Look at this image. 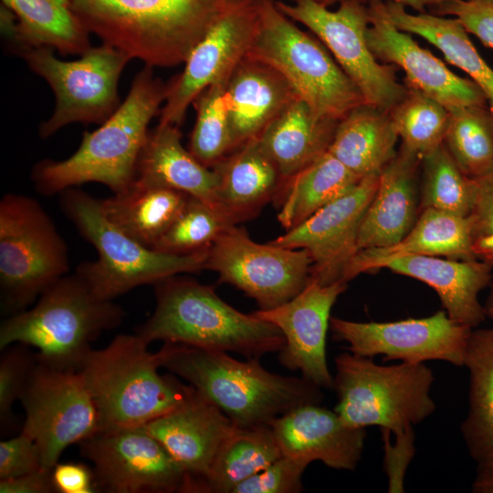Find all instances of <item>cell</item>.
Masks as SVG:
<instances>
[{
  "instance_id": "ac0fdd59",
  "label": "cell",
  "mask_w": 493,
  "mask_h": 493,
  "mask_svg": "<svg viewBox=\"0 0 493 493\" xmlns=\"http://www.w3.org/2000/svg\"><path fill=\"white\" fill-rule=\"evenodd\" d=\"M378 178L379 174L362 178L347 194L269 243L305 249L312 260L310 278L321 284L343 281L344 271L358 252L359 227Z\"/></svg>"
},
{
  "instance_id": "8d00e7d4",
  "label": "cell",
  "mask_w": 493,
  "mask_h": 493,
  "mask_svg": "<svg viewBox=\"0 0 493 493\" xmlns=\"http://www.w3.org/2000/svg\"><path fill=\"white\" fill-rule=\"evenodd\" d=\"M444 144L470 178L493 168V113L488 106H470L450 111Z\"/></svg>"
},
{
  "instance_id": "7bdbcfd3",
  "label": "cell",
  "mask_w": 493,
  "mask_h": 493,
  "mask_svg": "<svg viewBox=\"0 0 493 493\" xmlns=\"http://www.w3.org/2000/svg\"><path fill=\"white\" fill-rule=\"evenodd\" d=\"M309 465L298 457L281 456L266 468L237 484L231 493H299Z\"/></svg>"
},
{
  "instance_id": "b9f144b4",
  "label": "cell",
  "mask_w": 493,
  "mask_h": 493,
  "mask_svg": "<svg viewBox=\"0 0 493 493\" xmlns=\"http://www.w3.org/2000/svg\"><path fill=\"white\" fill-rule=\"evenodd\" d=\"M26 345L12 344L4 350L0 359V418H9L13 404L19 399L37 366L36 353L29 352Z\"/></svg>"
},
{
  "instance_id": "4fadbf2b",
  "label": "cell",
  "mask_w": 493,
  "mask_h": 493,
  "mask_svg": "<svg viewBox=\"0 0 493 493\" xmlns=\"http://www.w3.org/2000/svg\"><path fill=\"white\" fill-rule=\"evenodd\" d=\"M20 401L25 411L22 432L37 443L44 469L52 470L67 447L101 429L79 371L52 368L37 360Z\"/></svg>"
},
{
  "instance_id": "d6a6232c",
  "label": "cell",
  "mask_w": 493,
  "mask_h": 493,
  "mask_svg": "<svg viewBox=\"0 0 493 493\" xmlns=\"http://www.w3.org/2000/svg\"><path fill=\"white\" fill-rule=\"evenodd\" d=\"M464 366L469 372V394L463 438L477 466L493 464V326L472 330Z\"/></svg>"
},
{
  "instance_id": "ba28073f",
  "label": "cell",
  "mask_w": 493,
  "mask_h": 493,
  "mask_svg": "<svg viewBox=\"0 0 493 493\" xmlns=\"http://www.w3.org/2000/svg\"><path fill=\"white\" fill-rule=\"evenodd\" d=\"M334 362V411L350 427L376 425L394 435H406L435 410L430 395L435 378L425 363L381 365L351 351Z\"/></svg>"
},
{
  "instance_id": "f907efd6",
  "label": "cell",
  "mask_w": 493,
  "mask_h": 493,
  "mask_svg": "<svg viewBox=\"0 0 493 493\" xmlns=\"http://www.w3.org/2000/svg\"><path fill=\"white\" fill-rule=\"evenodd\" d=\"M472 492L493 493V464L477 466Z\"/></svg>"
},
{
  "instance_id": "44dd1931",
  "label": "cell",
  "mask_w": 493,
  "mask_h": 493,
  "mask_svg": "<svg viewBox=\"0 0 493 493\" xmlns=\"http://www.w3.org/2000/svg\"><path fill=\"white\" fill-rule=\"evenodd\" d=\"M142 426L189 476L190 492L197 493L220 446L236 425L194 388L179 405Z\"/></svg>"
},
{
  "instance_id": "4316f807",
  "label": "cell",
  "mask_w": 493,
  "mask_h": 493,
  "mask_svg": "<svg viewBox=\"0 0 493 493\" xmlns=\"http://www.w3.org/2000/svg\"><path fill=\"white\" fill-rule=\"evenodd\" d=\"M135 179L183 192L224 212L217 173L184 147L177 126L159 123L149 131L137 161Z\"/></svg>"
},
{
  "instance_id": "ffe728a7",
  "label": "cell",
  "mask_w": 493,
  "mask_h": 493,
  "mask_svg": "<svg viewBox=\"0 0 493 493\" xmlns=\"http://www.w3.org/2000/svg\"><path fill=\"white\" fill-rule=\"evenodd\" d=\"M367 41L375 58L400 68L405 85L441 103L449 111L470 106H488L482 89L470 79L459 77L410 34L397 28L384 14L381 1L369 5Z\"/></svg>"
},
{
  "instance_id": "8fae6325",
  "label": "cell",
  "mask_w": 493,
  "mask_h": 493,
  "mask_svg": "<svg viewBox=\"0 0 493 493\" xmlns=\"http://www.w3.org/2000/svg\"><path fill=\"white\" fill-rule=\"evenodd\" d=\"M48 47H27L19 55L55 95L52 115L39 126L43 139L63 127L104 122L120 106L118 84L131 58L106 44L90 47L76 60H62Z\"/></svg>"
},
{
  "instance_id": "5bb4252c",
  "label": "cell",
  "mask_w": 493,
  "mask_h": 493,
  "mask_svg": "<svg viewBox=\"0 0 493 493\" xmlns=\"http://www.w3.org/2000/svg\"><path fill=\"white\" fill-rule=\"evenodd\" d=\"M312 260L305 249L258 244L236 225L210 246L205 269L215 271L256 300L259 309L278 307L297 296L311 278Z\"/></svg>"
},
{
  "instance_id": "836d02e7",
  "label": "cell",
  "mask_w": 493,
  "mask_h": 493,
  "mask_svg": "<svg viewBox=\"0 0 493 493\" xmlns=\"http://www.w3.org/2000/svg\"><path fill=\"white\" fill-rule=\"evenodd\" d=\"M16 19L12 41L16 53L27 47H48L62 55H81L91 46L89 33L68 0H2Z\"/></svg>"
},
{
  "instance_id": "816d5d0a",
  "label": "cell",
  "mask_w": 493,
  "mask_h": 493,
  "mask_svg": "<svg viewBox=\"0 0 493 493\" xmlns=\"http://www.w3.org/2000/svg\"><path fill=\"white\" fill-rule=\"evenodd\" d=\"M473 251L477 258L486 262L493 269V233L476 238Z\"/></svg>"
},
{
  "instance_id": "e0dca14e",
  "label": "cell",
  "mask_w": 493,
  "mask_h": 493,
  "mask_svg": "<svg viewBox=\"0 0 493 493\" xmlns=\"http://www.w3.org/2000/svg\"><path fill=\"white\" fill-rule=\"evenodd\" d=\"M332 338L349 344L361 356L401 362L444 361L464 366L473 329L452 320L445 310L425 318L386 322H361L330 318Z\"/></svg>"
},
{
  "instance_id": "30bf717a",
  "label": "cell",
  "mask_w": 493,
  "mask_h": 493,
  "mask_svg": "<svg viewBox=\"0 0 493 493\" xmlns=\"http://www.w3.org/2000/svg\"><path fill=\"white\" fill-rule=\"evenodd\" d=\"M69 269L68 247L55 224L34 198L6 194L0 201L2 307L25 310Z\"/></svg>"
},
{
  "instance_id": "f5cc1de1",
  "label": "cell",
  "mask_w": 493,
  "mask_h": 493,
  "mask_svg": "<svg viewBox=\"0 0 493 493\" xmlns=\"http://www.w3.org/2000/svg\"><path fill=\"white\" fill-rule=\"evenodd\" d=\"M487 319H489L493 326V279L489 285V292L484 304Z\"/></svg>"
},
{
  "instance_id": "5b68a950",
  "label": "cell",
  "mask_w": 493,
  "mask_h": 493,
  "mask_svg": "<svg viewBox=\"0 0 493 493\" xmlns=\"http://www.w3.org/2000/svg\"><path fill=\"white\" fill-rule=\"evenodd\" d=\"M124 315L113 300L97 297L76 272L67 274L47 288L34 307L2 322L0 349L25 344L49 367L79 371L91 344L118 327Z\"/></svg>"
},
{
  "instance_id": "7dc6e473",
  "label": "cell",
  "mask_w": 493,
  "mask_h": 493,
  "mask_svg": "<svg viewBox=\"0 0 493 493\" xmlns=\"http://www.w3.org/2000/svg\"><path fill=\"white\" fill-rule=\"evenodd\" d=\"M52 480L55 492H98L93 470L81 463L58 462L52 468Z\"/></svg>"
},
{
  "instance_id": "d6986e66",
  "label": "cell",
  "mask_w": 493,
  "mask_h": 493,
  "mask_svg": "<svg viewBox=\"0 0 493 493\" xmlns=\"http://www.w3.org/2000/svg\"><path fill=\"white\" fill-rule=\"evenodd\" d=\"M347 283L321 284L312 278L293 299L270 309L252 312L282 332L285 344L278 352L282 366L299 371L306 380L320 388L331 389L326 355V337L330 310Z\"/></svg>"
},
{
  "instance_id": "74e56055",
  "label": "cell",
  "mask_w": 493,
  "mask_h": 493,
  "mask_svg": "<svg viewBox=\"0 0 493 493\" xmlns=\"http://www.w3.org/2000/svg\"><path fill=\"white\" fill-rule=\"evenodd\" d=\"M388 112L402 146L421 160L444 143L450 111L425 93L407 87L404 97Z\"/></svg>"
},
{
  "instance_id": "6da1fadb",
  "label": "cell",
  "mask_w": 493,
  "mask_h": 493,
  "mask_svg": "<svg viewBox=\"0 0 493 493\" xmlns=\"http://www.w3.org/2000/svg\"><path fill=\"white\" fill-rule=\"evenodd\" d=\"M144 65L118 109L93 131H85L78 150L62 161L45 159L32 170L37 191L46 196L86 183H100L113 194L135 180L136 164L149 124L160 114L167 83Z\"/></svg>"
},
{
  "instance_id": "7a4b0ae2",
  "label": "cell",
  "mask_w": 493,
  "mask_h": 493,
  "mask_svg": "<svg viewBox=\"0 0 493 493\" xmlns=\"http://www.w3.org/2000/svg\"><path fill=\"white\" fill-rule=\"evenodd\" d=\"M163 368L185 380L239 427L268 425L307 404H320L321 388L304 377L267 371L260 358L239 361L228 352L164 342Z\"/></svg>"
},
{
  "instance_id": "e575fe53",
  "label": "cell",
  "mask_w": 493,
  "mask_h": 493,
  "mask_svg": "<svg viewBox=\"0 0 493 493\" xmlns=\"http://www.w3.org/2000/svg\"><path fill=\"white\" fill-rule=\"evenodd\" d=\"M362 179L327 152L292 176L278 198V220L290 230L354 188Z\"/></svg>"
},
{
  "instance_id": "7402d4cb",
  "label": "cell",
  "mask_w": 493,
  "mask_h": 493,
  "mask_svg": "<svg viewBox=\"0 0 493 493\" xmlns=\"http://www.w3.org/2000/svg\"><path fill=\"white\" fill-rule=\"evenodd\" d=\"M320 404L300 405L269 423L282 455L354 470L362 459L365 428L348 426L335 411Z\"/></svg>"
},
{
  "instance_id": "d4e9b609",
  "label": "cell",
  "mask_w": 493,
  "mask_h": 493,
  "mask_svg": "<svg viewBox=\"0 0 493 493\" xmlns=\"http://www.w3.org/2000/svg\"><path fill=\"white\" fill-rule=\"evenodd\" d=\"M475 236L468 216L436 209H422L411 230L397 243L382 248L357 252L346 267L342 280L348 282L362 273L383 268L389 261L410 256L477 258Z\"/></svg>"
},
{
  "instance_id": "9a60e30c",
  "label": "cell",
  "mask_w": 493,
  "mask_h": 493,
  "mask_svg": "<svg viewBox=\"0 0 493 493\" xmlns=\"http://www.w3.org/2000/svg\"><path fill=\"white\" fill-rule=\"evenodd\" d=\"M79 445L98 491L190 493L189 476L142 426L102 428Z\"/></svg>"
},
{
  "instance_id": "2e32d148",
  "label": "cell",
  "mask_w": 493,
  "mask_h": 493,
  "mask_svg": "<svg viewBox=\"0 0 493 493\" xmlns=\"http://www.w3.org/2000/svg\"><path fill=\"white\" fill-rule=\"evenodd\" d=\"M261 0H228L224 10L167 83L159 123L179 127L194 99L212 83L228 77L247 55L260 21Z\"/></svg>"
},
{
  "instance_id": "83f0119b",
  "label": "cell",
  "mask_w": 493,
  "mask_h": 493,
  "mask_svg": "<svg viewBox=\"0 0 493 493\" xmlns=\"http://www.w3.org/2000/svg\"><path fill=\"white\" fill-rule=\"evenodd\" d=\"M212 168L218 176L221 207L236 225L257 215L285 185L257 138L246 142Z\"/></svg>"
},
{
  "instance_id": "60d3db41",
  "label": "cell",
  "mask_w": 493,
  "mask_h": 493,
  "mask_svg": "<svg viewBox=\"0 0 493 493\" xmlns=\"http://www.w3.org/2000/svg\"><path fill=\"white\" fill-rule=\"evenodd\" d=\"M235 225L223 211L190 196L152 249L171 255H189L206 250Z\"/></svg>"
},
{
  "instance_id": "f1b7e54d",
  "label": "cell",
  "mask_w": 493,
  "mask_h": 493,
  "mask_svg": "<svg viewBox=\"0 0 493 493\" xmlns=\"http://www.w3.org/2000/svg\"><path fill=\"white\" fill-rule=\"evenodd\" d=\"M339 121L319 118L297 98L267 124L257 141L286 184L329 151Z\"/></svg>"
},
{
  "instance_id": "f35d334b",
  "label": "cell",
  "mask_w": 493,
  "mask_h": 493,
  "mask_svg": "<svg viewBox=\"0 0 493 493\" xmlns=\"http://www.w3.org/2000/svg\"><path fill=\"white\" fill-rule=\"evenodd\" d=\"M228 77L209 85L193 102L196 119L189 151L209 168L234 151L226 94Z\"/></svg>"
},
{
  "instance_id": "277c9868",
  "label": "cell",
  "mask_w": 493,
  "mask_h": 493,
  "mask_svg": "<svg viewBox=\"0 0 493 493\" xmlns=\"http://www.w3.org/2000/svg\"><path fill=\"white\" fill-rule=\"evenodd\" d=\"M153 288L154 310L135 332L148 344L163 341L246 359L279 352L285 344L275 325L237 310L214 287L193 278L173 275L153 284Z\"/></svg>"
},
{
  "instance_id": "1f68e13d",
  "label": "cell",
  "mask_w": 493,
  "mask_h": 493,
  "mask_svg": "<svg viewBox=\"0 0 493 493\" xmlns=\"http://www.w3.org/2000/svg\"><path fill=\"white\" fill-rule=\"evenodd\" d=\"M389 20L400 30L414 34L435 46L446 61L468 75L484 92L488 109L493 113V69L475 46L468 32L455 17L446 18L432 14H412L405 6L381 1Z\"/></svg>"
},
{
  "instance_id": "9c48e42d",
  "label": "cell",
  "mask_w": 493,
  "mask_h": 493,
  "mask_svg": "<svg viewBox=\"0 0 493 493\" xmlns=\"http://www.w3.org/2000/svg\"><path fill=\"white\" fill-rule=\"evenodd\" d=\"M246 56L277 69L319 118L339 121L365 104L323 43L297 26L276 0H261L259 26Z\"/></svg>"
},
{
  "instance_id": "52a82bcc",
  "label": "cell",
  "mask_w": 493,
  "mask_h": 493,
  "mask_svg": "<svg viewBox=\"0 0 493 493\" xmlns=\"http://www.w3.org/2000/svg\"><path fill=\"white\" fill-rule=\"evenodd\" d=\"M58 194L65 215L97 250L98 258L80 263L75 272L100 299L113 300L139 286L205 269L209 249L189 255L153 250L115 226L103 214L100 200L83 190L75 186Z\"/></svg>"
},
{
  "instance_id": "4dcf8cb0",
  "label": "cell",
  "mask_w": 493,
  "mask_h": 493,
  "mask_svg": "<svg viewBox=\"0 0 493 493\" xmlns=\"http://www.w3.org/2000/svg\"><path fill=\"white\" fill-rule=\"evenodd\" d=\"M189 197L183 192L135 179L128 188L100 200V204L115 226L152 249Z\"/></svg>"
},
{
  "instance_id": "484cf974",
  "label": "cell",
  "mask_w": 493,
  "mask_h": 493,
  "mask_svg": "<svg viewBox=\"0 0 493 493\" xmlns=\"http://www.w3.org/2000/svg\"><path fill=\"white\" fill-rule=\"evenodd\" d=\"M226 94L234 151L257 138L288 104L299 98L277 69L247 56L229 75Z\"/></svg>"
},
{
  "instance_id": "7c38bea8",
  "label": "cell",
  "mask_w": 493,
  "mask_h": 493,
  "mask_svg": "<svg viewBox=\"0 0 493 493\" xmlns=\"http://www.w3.org/2000/svg\"><path fill=\"white\" fill-rule=\"evenodd\" d=\"M276 3L323 43L366 105L389 111L404 97L407 87L397 80L394 66L379 62L369 47L370 14L362 2L345 0L333 11L316 0Z\"/></svg>"
},
{
  "instance_id": "ab89813d",
  "label": "cell",
  "mask_w": 493,
  "mask_h": 493,
  "mask_svg": "<svg viewBox=\"0 0 493 493\" xmlns=\"http://www.w3.org/2000/svg\"><path fill=\"white\" fill-rule=\"evenodd\" d=\"M421 163V210L432 208L468 216L475 199L473 180L461 171L445 144L422 159Z\"/></svg>"
},
{
  "instance_id": "681fc988",
  "label": "cell",
  "mask_w": 493,
  "mask_h": 493,
  "mask_svg": "<svg viewBox=\"0 0 493 493\" xmlns=\"http://www.w3.org/2000/svg\"><path fill=\"white\" fill-rule=\"evenodd\" d=\"M318 1L319 3L326 5V6H329L331 4H334V3H341L342 1H345V0H316ZM356 1H360V2H363V1H370V2H372V1H383V2H392V3H396V4H400V5H403L404 6H409L416 11H418V13H424L425 11V9L429 6H441L450 1H454V0H356Z\"/></svg>"
},
{
  "instance_id": "bcb514c9",
  "label": "cell",
  "mask_w": 493,
  "mask_h": 493,
  "mask_svg": "<svg viewBox=\"0 0 493 493\" xmlns=\"http://www.w3.org/2000/svg\"><path fill=\"white\" fill-rule=\"evenodd\" d=\"M472 180L475 199L468 217L476 239L493 233V168Z\"/></svg>"
},
{
  "instance_id": "c3c4849f",
  "label": "cell",
  "mask_w": 493,
  "mask_h": 493,
  "mask_svg": "<svg viewBox=\"0 0 493 493\" xmlns=\"http://www.w3.org/2000/svg\"><path fill=\"white\" fill-rule=\"evenodd\" d=\"M1 493L55 492L52 470L39 468L33 472L7 479H0Z\"/></svg>"
},
{
  "instance_id": "ee69618b",
  "label": "cell",
  "mask_w": 493,
  "mask_h": 493,
  "mask_svg": "<svg viewBox=\"0 0 493 493\" xmlns=\"http://www.w3.org/2000/svg\"><path fill=\"white\" fill-rule=\"evenodd\" d=\"M436 12L456 18L468 33L493 49V0H454Z\"/></svg>"
},
{
  "instance_id": "d590c367",
  "label": "cell",
  "mask_w": 493,
  "mask_h": 493,
  "mask_svg": "<svg viewBox=\"0 0 493 493\" xmlns=\"http://www.w3.org/2000/svg\"><path fill=\"white\" fill-rule=\"evenodd\" d=\"M281 456L269 425L236 426L220 446L199 493H231Z\"/></svg>"
},
{
  "instance_id": "cb8c5ba5",
  "label": "cell",
  "mask_w": 493,
  "mask_h": 493,
  "mask_svg": "<svg viewBox=\"0 0 493 493\" xmlns=\"http://www.w3.org/2000/svg\"><path fill=\"white\" fill-rule=\"evenodd\" d=\"M383 268L409 277L432 288L448 317L471 329L487 319L480 292L493 279V269L478 259L410 256L387 262Z\"/></svg>"
},
{
  "instance_id": "f546056e",
  "label": "cell",
  "mask_w": 493,
  "mask_h": 493,
  "mask_svg": "<svg viewBox=\"0 0 493 493\" xmlns=\"http://www.w3.org/2000/svg\"><path fill=\"white\" fill-rule=\"evenodd\" d=\"M398 138L389 112L364 104L338 122L328 152L362 179L379 174L393 159Z\"/></svg>"
},
{
  "instance_id": "8992f818",
  "label": "cell",
  "mask_w": 493,
  "mask_h": 493,
  "mask_svg": "<svg viewBox=\"0 0 493 493\" xmlns=\"http://www.w3.org/2000/svg\"><path fill=\"white\" fill-rule=\"evenodd\" d=\"M139 335H117L91 350L79 368L97 407L101 429L142 426L183 403L194 391L177 376L160 374L163 352L148 351Z\"/></svg>"
},
{
  "instance_id": "f6af8a7d",
  "label": "cell",
  "mask_w": 493,
  "mask_h": 493,
  "mask_svg": "<svg viewBox=\"0 0 493 493\" xmlns=\"http://www.w3.org/2000/svg\"><path fill=\"white\" fill-rule=\"evenodd\" d=\"M42 468L39 448L26 434L21 433L0 442V479L19 477Z\"/></svg>"
},
{
  "instance_id": "3957f363",
  "label": "cell",
  "mask_w": 493,
  "mask_h": 493,
  "mask_svg": "<svg viewBox=\"0 0 493 493\" xmlns=\"http://www.w3.org/2000/svg\"><path fill=\"white\" fill-rule=\"evenodd\" d=\"M84 27L152 68L185 59L228 0H68Z\"/></svg>"
},
{
  "instance_id": "603a6c76",
  "label": "cell",
  "mask_w": 493,
  "mask_h": 493,
  "mask_svg": "<svg viewBox=\"0 0 493 493\" xmlns=\"http://www.w3.org/2000/svg\"><path fill=\"white\" fill-rule=\"evenodd\" d=\"M422 160L404 146L379 173L377 189L360 225L358 251L399 242L416 222L420 208L417 171Z\"/></svg>"
}]
</instances>
